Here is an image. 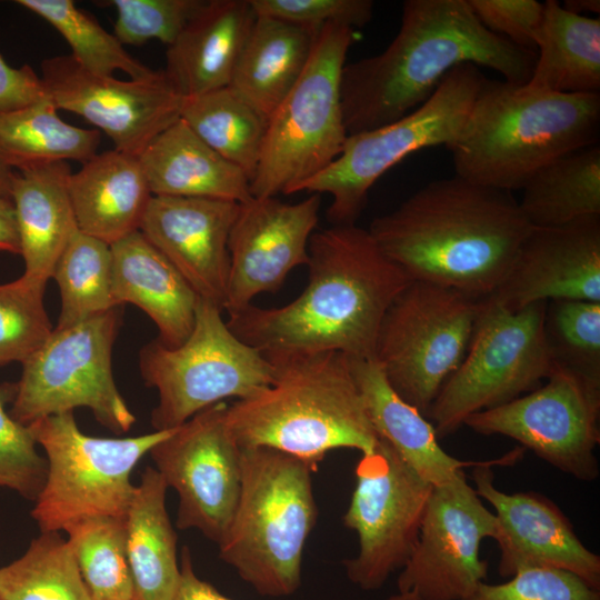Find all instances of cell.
Masks as SVG:
<instances>
[{
    "label": "cell",
    "instance_id": "18",
    "mask_svg": "<svg viewBox=\"0 0 600 600\" xmlns=\"http://www.w3.org/2000/svg\"><path fill=\"white\" fill-rule=\"evenodd\" d=\"M40 77L58 110L79 114L103 131L116 150L137 157L180 119L186 99L163 71L151 79L119 80L84 70L70 54L44 59Z\"/></svg>",
    "mask_w": 600,
    "mask_h": 600
},
{
    "label": "cell",
    "instance_id": "40",
    "mask_svg": "<svg viewBox=\"0 0 600 600\" xmlns=\"http://www.w3.org/2000/svg\"><path fill=\"white\" fill-rule=\"evenodd\" d=\"M46 284L26 274L0 284V366L23 363L50 338L53 328L43 304Z\"/></svg>",
    "mask_w": 600,
    "mask_h": 600
},
{
    "label": "cell",
    "instance_id": "48",
    "mask_svg": "<svg viewBox=\"0 0 600 600\" xmlns=\"http://www.w3.org/2000/svg\"><path fill=\"white\" fill-rule=\"evenodd\" d=\"M0 251L20 254V242L13 202L0 196Z\"/></svg>",
    "mask_w": 600,
    "mask_h": 600
},
{
    "label": "cell",
    "instance_id": "24",
    "mask_svg": "<svg viewBox=\"0 0 600 600\" xmlns=\"http://www.w3.org/2000/svg\"><path fill=\"white\" fill-rule=\"evenodd\" d=\"M111 251L116 303H132L148 314L164 346L181 344L193 329L200 298L140 231L111 244Z\"/></svg>",
    "mask_w": 600,
    "mask_h": 600
},
{
    "label": "cell",
    "instance_id": "26",
    "mask_svg": "<svg viewBox=\"0 0 600 600\" xmlns=\"http://www.w3.org/2000/svg\"><path fill=\"white\" fill-rule=\"evenodd\" d=\"M153 196L204 198L242 203L250 180L202 141L180 118L138 157Z\"/></svg>",
    "mask_w": 600,
    "mask_h": 600
},
{
    "label": "cell",
    "instance_id": "47",
    "mask_svg": "<svg viewBox=\"0 0 600 600\" xmlns=\"http://www.w3.org/2000/svg\"><path fill=\"white\" fill-rule=\"evenodd\" d=\"M180 559V580L171 600H232L196 574L187 547L182 549Z\"/></svg>",
    "mask_w": 600,
    "mask_h": 600
},
{
    "label": "cell",
    "instance_id": "22",
    "mask_svg": "<svg viewBox=\"0 0 600 600\" xmlns=\"http://www.w3.org/2000/svg\"><path fill=\"white\" fill-rule=\"evenodd\" d=\"M240 203L152 196L139 231L170 261L200 299L223 310L229 236Z\"/></svg>",
    "mask_w": 600,
    "mask_h": 600
},
{
    "label": "cell",
    "instance_id": "25",
    "mask_svg": "<svg viewBox=\"0 0 600 600\" xmlns=\"http://www.w3.org/2000/svg\"><path fill=\"white\" fill-rule=\"evenodd\" d=\"M69 194L78 229L110 246L139 231L153 196L139 158L116 149L71 172Z\"/></svg>",
    "mask_w": 600,
    "mask_h": 600
},
{
    "label": "cell",
    "instance_id": "23",
    "mask_svg": "<svg viewBox=\"0 0 600 600\" xmlns=\"http://www.w3.org/2000/svg\"><path fill=\"white\" fill-rule=\"evenodd\" d=\"M256 19L250 0L204 1L168 46V81L184 98L229 86Z\"/></svg>",
    "mask_w": 600,
    "mask_h": 600
},
{
    "label": "cell",
    "instance_id": "6",
    "mask_svg": "<svg viewBox=\"0 0 600 600\" xmlns=\"http://www.w3.org/2000/svg\"><path fill=\"white\" fill-rule=\"evenodd\" d=\"M241 449V487L219 557L259 594L287 597L301 584L318 508L309 463L269 448Z\"/></svg>",
    "mask_w": 600,
    "mask_h": 600
},
{
    "label": "cell",
    "instance_id": "38",
    "mask_svg": "<svg viewBox=\"0 0 600 600\" xmlns=\"http://www.w3.org/2000/svg\"><path fill=\"white\" fill-rule=\"evenodd\" d=\"M64 531L90 600H136L126 547V518H90Z\"/></svg>",
    "mask_w": 600,
    "mask_h": 600
},
{
    "label": "cell",
    "instance_id": "41",
    "mask_svg": "<svg viewBox=\"0 0 600 600\" xmlns=\"http://www.w3.org/2000/svg\"><path fill=\"white\" fill-rule=\"evenodd\" d=\"M16 390V383L0 386V487L36 500L46 481L47 460L38 453L30 427L6 411Z\"/></svg>",
    "mask_w": 600,
    "mask_h": 600
},
{
    "label": "cell",
    "instance_id": "5",
    "mask_svg": "<svg viewBox=\"0 0 600 600\" xmlns=\"http://www.w3.org/2000/svg\"><path fill=\"white\" fill-rule=\"evenodd\" d=\"M600 93H559L486 80L449 148L456 174L511 191L551 161L599 143Z\"/></svg>",
    "mask_w": 600,
    "mask_h": 600
},
{
    "label": "cell",
    "instance_id": "50",
    "mask_svg": "<svg viewBox=\"0 0 600 600\" xmlns=\"http://www.w3.org/2000/svg\"><path fill=\"white\" fill-rule=\"evenodd\" d=\"M13 170L0 162V196L10 198Z\"/></svg>",
    "mask_w": 600,
    "mask_h": 600
},
{
    "label": "cell",
    "instance_id": "4",
    "mask_svg": "<svg viewBox=\"0 0 600 600\" xmlns=\"http://www.w3.org/2000/svg\"><path fill=\"white\" fill-rule=\"evenodd\" d=\"M267 358V357H266ZM269 386L227 407L228 428L240 448H269L316 470L328 452L371 453L379 444L353 378L339 352L267 358Z\"/></svg>",
    "mask_w": 600,
    "mask_h": 600
},
{
    "label": "cell",
    "instance_id": "42",
    "mask_svg": "<svg viewBox=\"0 0 600 600\" xmlns=\"http://www.w3.org/2000/svg\"><path fill=\"white\" fill-rule=\"evenodd\" d=\"M203 0H111L117 10L116 38L124 46L156 39L170 46Z\"/></svg>",
    "mask_w": 600,
    "mask_h": 600
},
{
    "label": "cell",
    "instance_id": "31",
    "mask_svg": "<svg viewBox=\"0 0 600 600\" xmlns=\"http://www.w3.org/2000/svg\"><path fill=\"white\" fill-rule=\"evenodd\" d=\"M537 59L527 87L559 93H599L600 19L544 2Z\"/></svg>",
    "mask_w": 600,
    "mask_h": 600
},
{
    "label": "cell",
    "instance_id": "14",
    "mask_svg": "<svg viewBox=\"0 0 600 600\" xmlns=\"http://www.w3.org/2000/svg\"><path fill=\"white\" fill-rule=\"evenodd\" d=\"M343 524L358 536V553L343 561L348 579L377 590L409 560L433 486L384 440L362 454Z\"/></svg>",
    "mask_w": 600,
    "mask_h": 600
},
{
    "label": "cell",
    "instance_id": "19",
    "mask_svg": "<svg viewBox=\"0 0 600 600\" xmlns=\"http://www.w3.org/2000/svg\"><path fill=\"white\" fill-rule=\"evenodd\" d=\"M521 452L518 447L500 459L481 461L472 471L476 492L494 510L499 574L509 579L527 569H556L600 589V557L581 542L556 503L537 492L506 493L496 488L490 466L513 462Z\"/></svg>",
    "mask_w": 600,
    "mask_h": 600
},
{
    "label": "cell",
    "instance_id": "27",
    "mask_svg": "<svg viewBox=\"0 0 600 600\" xmlns=\"http://www.w3.org/2000/svg\"><path fill=\"white\" fill-rule=\"evenodd\" d=\"M71 172L67 161L13 171L10 198L28 277L52 278L59 257L79 230L69 194Z\"/></svg>",
    "mask_w": 600,
    "mask_h": 600
},
{
    "label": "cell",
    "instance_id": "10",
    "mask_svg": "<svg viewBox=\"0 0 600 600\" xmlns=\"http://www.w3.org/2000/svg\"><path fill=\"white\" fill-rule=\"evenodd\" d=\"M222 311L199 299L193 329L181 344L156 339L141 348V377L159 396L151 413L154 430L178 428L224 399H244L270 384L272 363L231 331Z\"/></svg>",
    "mask_w": 600,
    "mask_h": 600
},
{
    "label": "cell",
    "instance_id": "15",
    "mask_svg": "<svg viewBox=\"0 0 600 600\" xmlns=\"http://www.w3.org/2000/svg\"><path fill=\"white\" fill-rule=\"evenodd\" d=\"M600 381L554 367L537 389L469 416L463 426L504 436L582 481L599 476Z\"/></svg>",
    "mask_w": 600,
    "mask_h": 600
},
{
    "label": "cell",
    "instance_id": "46",
    "mask_svg": "<svg viewBox=\"0 0 600 600\" xmlns=\"http://www.w3.org/2000/svg\"><path fill=\"white\" fill-rule=\"evenodd\" d=\"M44 97L41 77L30 66L11 67L0 54V114L28 107Z\"/></svg>",
    "mask_w": 600,
    "mask_h": 600
},
{
    "label": "cell",
    "instance_id": "21",
    "mask_svg": "<svg viewBox=\"0 0 600 600\" xmlns=\"http://www.w3.org/2000/svg\"><path fill=\"white\" fill-rule=\"evenodd\" d=\"M488 301L510 311L539 301L600 302V216L532 227Z\"/></svg>",
    "mask_w": 600,
    "mask_h": 600
},
{
    "label": "cell",
    "instance_id": "16",
    "mask_svg": "<svg viewBox=\"0 0 600 600\" xmlns=\"http://www.w3.org/2000/svg\"><path fill=\"white\" fill-rule=\"evenodd\" d=\"M219 402L194 414L157 443L150 456L168 488L177 491V527L197 529L217 544L236 510L241 487V449Z\"/></svg>",
    "mask_w": 600,
    "mask_h": 600
},
{
    "label": "cell",
    "instance_id": "43",
    "mask_svg": "<svg viewBox=\"0 0 600 600\" xmlns=\"http://www.w3.org/2000/svg\"><path fill=\"white\" fill-rule=\"evenodd\" d=\"M466 600H600V589L567 571H519L503 583L482 582Z\"/></svg>",
    "mask_w": 600,
    "mask_h": 600
},
{
    "label": "cell",
    "instance_id": "39",
    "mask_svg": "<svg viewBox=\"0 0 600 600\" xmlns=\"http://www.w3.org/2000/svg\"><path fill=\"white\" fill-rule=\"evenodd\" d=\"M543 334L553 368L600 381V302L548 301Z\"/></svg>",
    "mask_w": 600,
    "mask_h": 600
},
{
    "label": "cell",
    "instance_id": "35",
    "mask_svg": "<svg viewBox=\"0 0 600 600\" xmlns=\"http://www.w3.org/2000/svg\"><path fill=\"white\" fill-rule=\"evenodd\" d=\"M52 278L61 297L57 329L119 308L113 297L111 246L80 230L59 257Z\"/></svg>",
    "mask_w": 600,
    "mask_h": 600
},
{
    "label": "cell",
    "instance_id": "29",
    "mask_svg": "<svg viewBox=\"0 0 600 600\" xmlns=\"http://www.w3.org/2000/svg\"><path fill=\"white\" fill-rule=\"evenodd\" d=\"M320 28L257 16L229 86L269 120L302 74Z\"/></svg>",
    "mask_w": 600,
    "mask_h": 600
},
{
    "label": "cell",
    "instance_id": "3",
    "mask_svg": "<svg viewBox=\"0 0 600 600\" xmlns=\"http://www.w3.org/2000/svg\"><path fill=\"white\" fill-rule=\"evenodd\" d=\"M537 53L490 32L468 0H407L397 36L379 54L344 66L348 136L391 123L426 102L454 68L470 63L526 84Z\"/></svg>",
    "mask_w": 600,
    "mask_h": 600
},
{
    "label": "cell",
    "instance_id": "45",
    "mask_svg": "<svg viewBox=\"0 0 600 600\" xmlns=\"http://www.w3.org/2000/svg\"><path fill=\"white\" fill-rule=\"evenodd\" d=\"M479 21L492 33L532 50L541 29L544 3L536 0H468Z\"/></svg>",
    "mask_w": 600,
    "mask_h": 600
},
{
    "label": "cell",
    "instance_id": "7",
    "mask_svg": "<svg viewBox=\"0 0 600 600\" xmlns=\"http://www.w3.org/2000/svg\"><path fill=\"white\" fill-rule=\"evenodd\" d=\"M354 30L322 26L308 63L268 120L252 197L296 193L341 153L348 132L341 103V78Z\"/></svg>",
    "mask_w": 600,
    "mask_h": 600
},
{
    "label": "cell",
    "instance_id": "51",
    "mask_svg": "<svg viewBox=\"0 0 600 600\" xmlns=\"http://www.w3.org/2000/svg\"><path fill=\"white\" fill-rule=\"evenodd\" d=\"M387 600H420L413 592H399L392 594Z\"/></svg>",
    "mask_w": 600,
    "mask_h": 600
},
{
    "label": "cell",
    "instance_id": "20",
    "mask_svg": "<svg viewBox=\"0 0 600 600\" xmlns=\"http://www.w3.org/2000/svg\"><path fill=\"white\" fill-rule=\"evenodd\" d=\"M320 207L319 193L296 203L277 197H251L240 203L228 242L223 310L229 314L243 310L258 294L279 290L291 270L307 266Z\"/></svg>",
    "mask_w": 600,
    "mask_h": 600
},
{
    "label": "cell",
    "instance_id": "2",
    "mask_svg": "<svg viewBox=\"0 0 600 600\" xmlns=\"http://www.w3.org/2000/svg\"><path fill=\"white\" fill-rule=\"evenodd\" d=\"M511 191L454 174L429 182L368 228L410 280L491 294L531 230Z\"/></svg>",
    "mask_w": 600,
    "mask_h": 600
},
{
    "label": "cell",
    "instance_id": "9",
    "mask_svg": "<svg viewBox=\"0 0 600 600\" xmlns=\"http://www.w3.org/2000/svg\"><path fill=\"white\" fill-rule=\"evenodd\" d=\"M487 80L470 63L451 70L432 96L402 118L348 136L341 153L297 192L328 193L331 226L356 224L376 181L406 157L423 148L452 147L462 133Z\"/></svg>",
    "mask_w": 600,
    "mask_h": 600
},
{
    "label": "cell",
    "instance_id": "49",
    "mask_svg": "<svg viewBox=\"0 0 600 600\" xmlns=\"http://www.w3.org/2000/svg\"><path fill=\"white\" fill-rule=\"evenodd\" d=\"M562 7L572 13L586 17L589 13L598 14L600 12L599 0H567Z\"/></svg>",
    "mask_w": 600,
    "mask_h": 600
},
{
    "label": "cell",
    "instance_id": "32",
    "mask_svg": "<svg viewBox=\"0 0 600 600\" xmlns=\"http://www.w3.org/2000/svg\"><path fill=\"white\" fill-rule=\"evenodd\" d=\"M99 143V130L66 122L48 94L0 114V162L13 171L68 160L84 163Z\"/></svg>",
    "mask_w": 600,
    "mask_h": 600
},
{
    "label": "cell",
    "instance_id": "28",
    "mask_svg": "<svg viewBox=\"0 0 600 600\" xmlns=\"http://www.w3.org/2000/svg\"><path fill=\"white\" fill-rule=\"evenodd\" d=\"M349 363L379 439L388 442L424 480L432 486L443 484L464 467L481 462L461 461L447 453L432 423L398 396L374 358H349Z\"/></svg>",
    "mask_w": 600,
    "mask_h": 600
},
{
    "label": "cell",
    "instance_id": "37",
    "mask_svg": "<svg viewBox=\"0 0 600 600\" xmlns=\"http://www.w3.org/2000/svg\"><path fill=\"white\" fill-rule=\"evenodd\" d=\"M16 3L50 23L69 44L74 61L91 73L113 76L119 70L130 79L146 80L159 72L132 57L114 34L71 0H17Z\"/></svg>",
    "mask_w": 600,
    "mask_h": 600
},
{
    "label": "cell",
    "instance_id": "33",
    "mask_svg": "<svg viewBox=\"0 0 600 600\" xmlns=\"http://www.w3.org/2000/svg\"><path fill=\"white\" fill-rule=\"evenodd\" d=\"M518 201L531 227H553L600 216L599 143L546 164L522 187Z\"/></svg>",
    "mask_w": 600,
    "mask_h": 600
},
{
    "label": "cell",
    "instance_id": "44",
    "mask_svg": "<svg viewBox=\"0 0 600 600\" xmlns=\"http://www.w3.org/2000/svg\"><path fill=\"white\" fill-rule=\"evenodd\" d=\"M257 16L320 28L337 23L364 27L373 16L371 0H250Z\"/></svg>",
    "mask_w": 600,
    "mask_h": 600
},
{
    "label": "cell",
    "instance_id": "34",
    "mask_svg": "<svg viewBox=\"0 0 600 600\" xmlns=\"http://www.w3.org/2000/svg\"><path fill=\"white\" fill-rule=\"evenodd\" d=\"M180 118L210 148L253 178L268 120L230 86L184 99Z\"/></svg>",
    "mask_w": 600,
    "mask_h": 600
},
{
    "label": "cell",
    "instance_id": "17",
    "mask_svg": "<svg viewBox=\"0 0 600 600\" xmlns=\"http://www.w3.org/2000/svg\"><path fill=\"white\" fill-rule=\"evenodd\" d=\"M497 519L471 487L464 471L433 486L417 544L400 570L399 592L420 600H466L486 582L488 563L480 546L493 538Z\"/></svg>",
    "mask_w": 600,
    "mask_h": 600
},
{
    "label": "cell",
    "instance_id": "30",
    "mask_svg": "<svg viewBox=\"0 0 600 600\" xmlns=\"http://www.w3.org/2000/svg\"><path fill=\"white\" fill-rule=\"evenodd\" d=\"M168 486L147 467L126 516V547L136 600H171L180 580L177 533L171 524Z\"/></svg>",
    "mask_w": 600,
    "mask_h": 600
},
{
    "label": "cell",
    "instance_id": "36",
    "mask_svg": "<svg viewBox=\"0 0 600 600\" xmlns=\"http://www.w3.org/2000/svg\"><path fill=\"white\" fill-rule=\"evenodd\" d=\"M0 600H90L74 553L59 532H41L0 567Z\"/></svg>",
    "mask_w": 600,
    "mask_h": 600
},
{
    "label": "cell",
    "instance_id": "1",
    "mask_svg": "<svg viewBox=\"0 0 600 600\" xmlns=\"http://www.w3.org/2000/svg\"><path fill=\"white\" fill-rule=\"evenodd\" d=\"M308 252V282L294 300L278 308L250 304L229 314V328L267 358H374L383 317L411 280L357 224L313 232Z\"/></svg>",
    "mask_w": 600,
    "mask_h": 600
},
{
    "label": "cell",
    "instance_id": "11",
    "mask_svg": "<svg viewBox=\"0 0 600 600\" xmlns=\"http://www.w3.org/2000/svg\"><path fill=\"white\" fill-rule=\"evenodd\" d=\"M547 302L510 311L480 299L464 358L427 416L438 439L454 433L469 416L539 388L550 376L553 364L543 334Z\"/></svg>",
    "mask_w": 600,
    "mask_h": 600
},
{
    "label": "cell",
    "instance_id": "12",
    "mask_svg": "<svg viewBox=\"0 0 600 600\" xmlns=\"http://www.w3.org/2000/svg\"><path fill=\"white\" fill-rule=\"evenodd\" d=\"M479 308L480 299L420 280L388 308L374 359L398 396L424 417L464 358Z\"/></svg>",
    "mask_w": 600,
    "mask_h": 600
},
{
    "label": "cell",
    "instance_id": "13",
    "mask_svg": "<svg viewBox=\"0 0 600 600\" xmlns=\"http://www.w3.org/2000/svg\"><path fill=\"white\" fill-rule=\"evenodd\" d=\"M120 318L114 308L67 328H53L47 342L22 363L10 416L29 426L48 416L88 408L109 430L129 431L136 417L112 373Z\"/></svg>",
    "mask_w": 600,
    "mask_h": 600
},
{
    "label": "cell",
    "instance_id": "8",
    "mask_svg": "<svg viewBox=\"0 0 600 600\" xmlns=\"http://www.w3.org/2000/svg\"><path fill=\"white\" fill-rule=\"evenodd\" d=\"M29 427L47 460L46 481L31 511L41 532L64 531L90 518H126L136 487L132 470L172 430L92 437L79 429L72 411Z\"/></svg>",
    "mask_w": 600,
    "mask_h": 600
}]
</instances>
